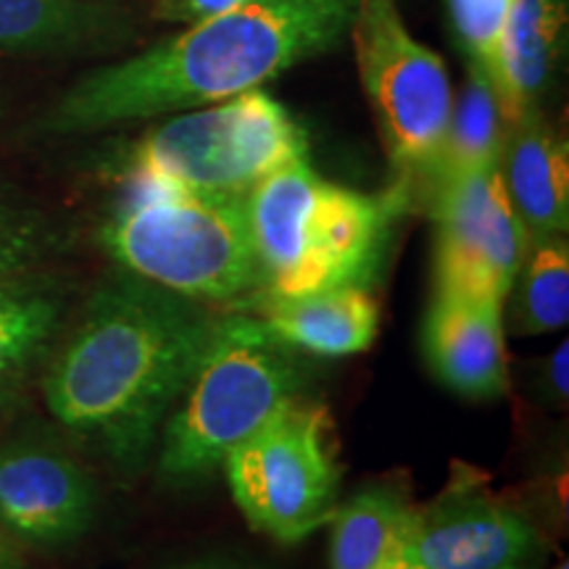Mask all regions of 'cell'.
I'll list each match as a JSON object with an SVG mask.
<instances>
[{"label": "cell", "mask_w": 569, "mask_h": 569, "mask_svg": "<svg viewBox=\"0 0 569 569\" xmlns=\"http://www.w3.org/2000/svg\"><path fill=\"white\" fill-rule=\"evenodd\" d=\"M206 303L119 272L98 284L56 351L42 393L56 422L122 475H140L201 365Z\"/></svg>", "instance_id": "1"}, {"label": "cell", "mask_w": 569, "mask_h": 569, "mask_svg": "<svg viewBox=\"0 0 569 569\" xmlns=\"http://www.w3.org/2000/svg\"><path fill=\"white\" fill-rule=\"evenodd\" d=\"M353 11L356 0H246L92 71L61 98L48 127L63 134L96 132L227 101L336 46Z\"/></svg>", "instance_id": "2"}, {"label": "cell", "mask_w": 569, "mask_h": 569, "mask_svg": "<svg viewBox=\"0 0 569 569\" xmlns=\"http://www.w3.org/2000/svg\"><path fill=\"white\" fill-rule=\"evenodd\" d=\"M409 209L403 190L367 196L293 161L246 196L261 288L280 296L361 284L386 261L393 222Z\"/></svg>", "instance_id": "3"}, {"label": "cell", "mask_w": 569, "mask_h": 569, "mask_svg": "<svg viewBox=\"0 0 569 569\" xmlns=\"http://www.w3.org/2000/svg\"><path fill=\"white\" fill-rule=\"evenodd\" d=\"M301 386L296 348L259 317H219L201 365L161 427L159 480L193 486L211 478L234 446L298 398Z\"/></svg>", "instance_id": "4"}, {"label": "cell", "mask_w": 569, "mask_h": 569, "mask_svg": "<svg viewBox=\"0 0 569 569\" xmlns=\"http://www.w3.org/2000/svg\"><path fill=\"white\" fill-rule=\"evenodd\" d=\"M101 243L122 272L201 303L261 288L246 198L132 188Z\"/></svg>", "instance_id": "5"}, {"label": "cell", "mask_w": 569, "mask_h": 569, "mask_svg": "<svg viewBox=\"0 0 569 569\" xmlns=\"http://www.w3.org/2000/svg\"><path fill=\"white\" fill-rule=\"evenodd\" d=\"M303 127L264 90L169 119L142 138L127 163L132 188L246 198L261 180L303 161Z\"/></svg>", "instance_id": "6"}, {"label": "cell", "mask_w": 569, "mask_h": 569, "mask_svg": "<svg viewBox=\"0 0 569 569\" xmlns=\"http://www.w3.org/2000/svg\"><path fill=\"white\" fill-rule=\"evenodd\" d=\"M351 40L369 109L398 172L396 188L415 196L436 182L453 90L443 59L411 38L396 0H356Z\"/></svg>", "instance_id": "7"}, {"label": "cell", "mask_w": 569, "mask_h": 569, "mask_svg": "<svg viewBox=\"0 0 569 569\" xmlns=\"http://www.w3.org/2000/svg\"><path fill=\"white\" fill-rule=\"evenodd\" d=\"M232 498L253 530L301 543L336 515L340 465L330 411L293 398L224 459Z\"/></svg>", "instance_id": "8"}, {"label": "cell", "mask_w": 569, "mask_h": 569, "mask_svg": "<svg viewBox=\"0 0 569 569\" xmlns=\"http://www.w3.org/2000/svg\"><path fill=\"white\" fill-rule=\"evenodd\" d=\"M436 222V290L507 303L530 251L498 167L448 174L430 188Z\"/></svg>", "instance_id": "9"}, {"label": "cell", "mask_w": 569, "mask_h": 569, "mask_svg": "<svg viewBox=\"0 0 569 569\" xmlns=\"http://www.w3.org/2000/svg\"><path fill=\"white\" fill-rule=\"evenodd\" d=\"M540 532L475 469L459 467L425 507H415L396 569H532Z\"/></svg>", "instance_id": "10"}, {"label": "cell", "mask_w": 569, "mask_h": 569, "mask_svg": "<svg viewBox=\"0 0 569 569\" xmlns=\"http://www.w3.org/2000/svg\"><path fill=\"white\" fill-rule=\"evenodd\" d=\"M98 486L74 453L40 436L0 446V522L24 543L59 549L96 519Z\"/></svg>", "instance_id": "11"}, {"label": "cell", "mask_w": 569, "mask_h": 569, "mask_svg": "<svg viewBox=\"0 0 569 569\" xmlns=\"http://www.w3.org/2000/svg\"><path fill=\"white\" fill-rule=\"evenodd\" d=\"M422 351L440 386L469 401L509 390L503 303L436 290L422 325Z\"/></svg>", "instance_id": "12"}, {"label": "cell", "mask_w": 569, "mask_h": 569, "mask_svg": "<svg viewBox=\"0 0 569 569\" xmlns=\"http://www.w3.org/2000/svg\"><path fill=\"white\" fill-rule=\"evenodd\" d=\"M253 311L277 338L296 351L315 356H351L372 348L380 330V306L369 288L315 290L303 296H280L256 290Z\"/></svg>", "instance_id": "13"}, {"label": "cell", "mask_w": 569, "mask_h": 569, "mask_svg": "<svg viewBox=\"0 0 569 569\" xmlns=\"http://www.w3.org/2000/svg\"><path fill=\"white\" fill-rule=\"evenodd\" d=\"M503 188L530 240L559 238L569 224L567 146L538 111L509 127L498 161Z\"/></svg>", "instance_id": "14"}, {"label": "cell", "mask_w": 569, "mask_h": 569, "mask_svg": "<svg viewBox=\"0 0 569 569\" xmlns=\"http://www.w3.org/2000/svg\"><path fill=\"white\" fill-rule=\"evenodd\" d=\"M567 27L565 0H517L498 38L490 74L509 127L536 111L559 61Z\"/></svg>", "instance_id": "15"}, {"label": "cell", "mask_w": 569, "mask_h": 569, "mask_svg": "<svg viewBox=\"0 0 569 569\" xmlns=\"http://www.w3.org/2000/svg\"><path fill=\"white\" fill-rule=\"evenodd\" d=\"M411 511L409 490L390 480L356 490L330 519V567L396 569Z\"/></svg>", "instance_id": "16"}, {"label": "cell", "mask_w": 569, "mask_h": 569, "mask_svg": "<svg viewBox=\"0 0 569 569\" xmlns=\"http://www.w3.org/2000/svg\"><path fill=\"white\" fill-rule=\"evenodd\" d=\"M122 27V13L103 0H0V51H69Z\"/></svg>", "instance_id": "17"}, {"label": "cell", "mask_w": 569, "mask_h": 569, "mask_svg": "<svg viewBox=\"0 0 569 569\" xmlns=\"http://www.w3.org/2000/svg\"><path fill=\"white\" fill-rule=\"evenodd\" d=\"M67 296L51 277L21 272L0 277V386H13L21 372L48 353L59 338Z\"/></svg>", "instance_id": "18"}, {"label": "cell", "mask_w": 569, "mask_h": 569, "mask_svg": "<svg viewBox=\"0 0 569 569\" xmlns=\"http://www.w3.org/2000/svg\"><path fill=\"white\" fill-rule=\"evenodd\" d=\"M507 132L509 122L503 117L493 82L488 80V74L478 63H469L467 82L461 88L459 101L451 109V122H448L443 159H440L436 182L448 174L498 167Z\"/></svg>", "instance_id": "19"}, {"label": "cell", "mask_w": 569, "mask_h": 569, "mask_svg": "<svg viewBox=\"0 0 569 569\" xmlns=\"http://www.w3.org/2000/svg\"><path fill=\"white\" fill-rule=\"evenodd\" d=\"M509 330L515 336H546L569 322V248L567 240L530 243L507 296Z\"/></svg>", "instance_id": "20"}, {"label": "cell", "mask_w": 569, "mask_h": 569, "mask_svg": "<svg viewBox=\"0 0 569 569\" xmlns=\"http://www.w3.org/2000/svg\"><path fill=\"white\" fill-rule=\"evenodd\" d=\"M56 248L46 217L0 198V277L34 272Z\"/></svg>", "instance_id": "21"}, {"label": "cell", "mask_w": 569, "mask_h": 569, "mask_svg": "<svg viewBox=\"0 0 569 569\" xmlns=\"http://www.w3.org/2000/svg\"><path fill=\"white\" fill-rule=\"evenodd\" d=\"M517 0H448V11H451L461 48L467 51L469 63H478L486 71L488 80L496 67L503 21Z\"/></svg>", "instance_id": "22"}, {"label": "cell", "mask_w": 569, "mask_h": 569, "mask_svg": "<svg viewBox=\"0 0 569 569\" xmlns=\"http://www.w3.org/2000/svg\"><path fill=\"white\" fill-rule=\"evenodd\" d=\"M240 3H246V0H159V11L169 19L201 21L213 17V13L230 11Z\"/></svg>", "instance_id": "23"}, {"label": "cell", "mask_w": 569, "mask_h": 569, "mask_svg": "<svg viewBox=\"0 0 569 569\" xmlns=\"http://www.w3.org/2000/svg\"><path fill=\"white\" fill-rule=\"evenodd\" d=\"M567 365H569V346L561 343L557 351L549 356L546 361V375H543V386L549 390V398L553 403H567Z\"/></svg>", "instance_id": "24"}, {"label": "cell", "mask_w": 569, "mask_h": 569, "mask_svg": "<svg viewBox=\"0 0 569 569\" xmlns=\"http://www.w3.org/2000/svg\"><path fill=\"white\" fill-rule=\"evenodd\" d=\"M13 407H17V390H13V386H0V419L9 415Z\"/></svg>", "instance_id": "25"}, {"label": "cell", "mask_w": 569, "mask_h": 569, "mask_svg": "<svg viewBox=\"0 0 569 569\" xmlns=\"http://www.w3.org/2000/svg\"><path fill=\"white\" fill-rule=\"evenodd\" d=\"M177 569H243V567L230 565V561H193V565H184Z\"/></svg>", "instance_id": "26"}, {"label": "cell", "mask_w": 569, "mask_h": 569, "mask_svg": "<svg viewBox=\"0 0 569 569\" xmlns=\"http://www.w3.org/2000/svg\"><path fill=\"white\" fill-rule=\"evenodd\" d=\"M0 569H21V561L11 549L0 543Z\"/></svg>", "instance_id": "27"}, {"label": "cell", "mask_w": 569, "mask_h": 569, "mask_svg": "<svg viewBox=\"0 0 569 569\" xmlns=\"http://www.w3.org/2000/svg\"><path fill=\"white\" fill-rule=\"evenodd\" d=\"M557 569H569V565H567V561H561V565H559Z\"/></svg>", "instance_id": "28"}]
</instances>
